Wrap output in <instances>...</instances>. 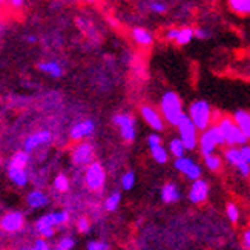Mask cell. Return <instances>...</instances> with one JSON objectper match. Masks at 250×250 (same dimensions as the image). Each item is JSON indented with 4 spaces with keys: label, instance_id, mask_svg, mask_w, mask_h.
Instances as JSON below:
<instances>
[{
    "label": "cell",
    "instance_id": "cell-21",
    "mask_svg": "<svg viewBox=\"0 0 250 250\" xmlns=\"http://www.w3.org/2000/svg\"><path fill=\"white\" fill-rule=\"evenodd\" d=\"M224 157L226 160L230 163L232 166H238L240 163H243V157H241V152H240V147H236V146H230L229 149H227L224 152Z\"/></svg>",
    "mask_w": 250,
    "mask_h": 250
},
{
    "label": "cell",
    "instance_id": "cell-18",
    "mask_svg": "<svg viewBox=\"0 0 250 250\" xmlns=\"http://www.w3.org/2000/svg\"><path fill=\"white\" fill-rule=\"evenodd\" d=\"M29 208H34V209H40V208H45L48 204V197L42 190H32L28 198H26Z\"/></svg>",
    "mask_w": 250,
    "mask_h": 250
},
{
    "label": "cell",
    "instance_id": "cell-22",
    "mask_svg": "<svg viewBox=\"0 0 250 250\" xmlns=\"http://www.w3.org/2000/svg\"><path fill=\"white\" fill-rule=\"evenodd\" d=\"M150 152H152V157H154V160L157 163H160V165H165V163L167 161V150L163 147V145H155V146H150Z\"/></svg>",
    "mask_w": 250,
    "mask_h": 250
},
{
    "label": "cell",
    "instance_id": "cell-33",
    "mask_svg": "<svg viewBox=\"0 0 250 250\" xmlns=\"http://www.w3.org/2000/svg\"><path fill=\"white\" fill-rule=\"evenodd\" d=\"M74 247V240L72 238H63V240L59 241L57 249L59 250H71Z\"/></svg>",
    "mask_w": 250,
    "mask_h": 250
},
{
    "label": "cell",
    "instance_id": "cell-16",
    "mask_svg": "<svg viewBox=\"0 0 250 250\" xmlns=\"http://www.w3.org/2000/svg\"><path fill=\"white\" fill-rule=\"evenodd\" d=\"M8 175L11 178V181H13L14 184H17V186H25V184L28 183V175H26V170L25 167H17V166H11L8 167Z\"/></svg>",
    "mask_w": 250,
    "mask_h": 250
},
{
    "label": "cell",
    "instance_id": "cell-34",
    "mask_svg": "<svg viewBox=\"0 0 250 250\" xmlns=\"http://www.w3.org/2000/svg\"><path fill=\"white\" fill-rule=\"evenodd\" d=\"M77 229H79V232H82V233L89 232L91 224H89L88 218H80V220H79V223H77Z\"/></svg>",
    "mask_w": 250,
    "mask_h": 250
},
{
    "label": "cell",
    "instance_id": "cell-26",
    "mask_svg": "<svg viewBox=\"0 0 250 250\" xmlns=\"http://www.w3.org/2000/svg\"><path fill=\"white\" fill-rule=\"evenodd\" d=\"M45 227H57L56 218H54V213H48V215H43L42 218L37 220L36 223V229H45Z\"/></svg>",
    "mask_w": 250,
    "mask_h": 250
},
{
    "label": "cell",
    "instance_id": "cell-4",
    "mask_svg": "<svg viewBox=\"0 0 250 250\" xmlns=\"http://www.w3.org/2000/svg\"><path fill=\"white\" fill-rule=\"evenodd\" d=\"M178 132H180V140L183 141L186 150H193L198 145V134H197V127L192 123V120L189 118V115L183 114L180 122L177 123Z\"/></svg>",
    "mask_w": 250,
    "mask_h": 250
},
{
    "label": "cell",
    "instance_id": "cell-12",
    "mask_svg": "<svg viewBox=\"0 0 250 250\" xmlns=\"http://www.w3.org/2000/svg\"><path fill=\"white\" fill-rule=\"evenodd\" d=\"M141 115H143L145 122L152 129H154V130H163V127H165V122H163V117L152 106H143V107H141Z\"/></svg>",
    "mask_w": 250,
    "mask_h": 250
},
{
    "label": "cell",
    "instance_id": "cell-7",
    "mask_svg": "<svg viewBox=\"0 0 250 250\" xmlns=\"http://www.w3.org/2000/svg\"><path fill=\"white\" fill-rule=\"evenodd\" d=\"M175 169L180 170L183 175H186L189 180H197L201 177V167L189 157H178L175 160Z\"/></svg>",
    "mask_w": 250,
    "mask_h": 250
},
{
    "label": "cell",
    "instance_id": "cell-27",
    "mask_svg": "<svg viewBox=\"0 0 250 250\" xmlns=\"http://www.w3.org/2000/svg\"><path fill=\"white\" fill-rule=\"evenodd\" d=\"M204 163L210 170H220V167H221V158L218 155H213V152L212 154L204 155Z\"/></svg>",
    "mask_w": 250,
    "mask_h": 250
},
{
    "label": "cell",
    "instance_id": "cell-20",
    "mask_svg": "<svg viewBox=\"0 0 250 250\" xmlns=\"http://www.w3.org/2000/svg\"><path fill=\"white\" fill-rule=\"evenodd\" d=\"M37 68L42 72L51 75V77H60V75L63 74V69L57 62H42L37 64Z\"/></svg>",
    "mask_w": 250,
    "mask_h": 250
},
{
    "label": "cell",
    "instance_id": "cell-42",
    "mask_svg": "<svg viewBox=\"0 0 250 250\" xmlns=\"http://www.w3.org/2000/svg\"><path fill=\"white\" fill-rule=\"evenodd\" d=\"M34 249L36 250H48L49 249V244L43 240V238H39V240L36 241V244H34Z\"/></svg>",
    "mask_w": 250,
    "mask_h": 250
},
{
    "label": "cell",
    "instance_id": "cell-13",
    "mask_svg": "<svg viewBox=\"0 0 250 250\" xmlns=\"http://www.w3.org/2000/svg\"><path fill=\"white\" fill-rule=\"evenodd\" d=\"M94 130H95V123L92 120H83L71 129V138L72 140H82L84 137L91 135Z\"/></svg>",
    "mask_w": 250,
    "mask_h": 250
},
{
    "label": "cell",
    "instance_id": "cell-44",
    "mask_svg": "<svg viewBox=\"0 0 250 250\" xmlns=\"http://www.w3.org/2000/svg\"><path fill=\"white\" fill-rule=\"evenodd\" d=\"M243 243H244V247L249 249L250 247V230H246L243 233Z\"/></svg>",
    "mask_w": 250,
    "mask_h": 250
},
{
    "label": "cell",
    "instance_id": "cell-29",
    "mask_svg": "<svg viewBox=\"0 0 250 250\" xmlns=\"http://www.w3.org/2000/svg\"><path fill=\"white\" fill-rule=\"evenodd\" d=\"M54 188H56V190H59V192H66L69 189V180H68V177L63 175V173L57 175L56 180H54Z\"/></svg>",
    "mask_w": 250,
    "mask_h": 250
},
{
    "label": "cell",
    "instance_id": "cell-36",
    "mask_svg": "<svg viewBox=\"0 0 250 250\" xmlns=\"http://www.w3.org/2000/svg\"><path fill=\"white\" fill-rule=\"evenodd\" d=\"M150 11H154V13H157V14H161V13H165V11H166V5L163 2H152L150 3Z\"/></svg>",
    "mask_w": 250,
    "mask_h": 250
},
{
    "label": "cell",
    "instance_id": "cell-38",
    "mask_svg": "<svg viewBox=\"0 0 250 250\" xmlns=\"http://www.w3.org/2000/svg\"><path fill=\"white\" fill-rule=\"evenodd\" d=\"M147 145H149V147L155 146V145H161V137L158 134H150L147 137Z\"/></svg>",
    "mask_w": 250,
    "mask_h": 250
},
{
    "label": "cell",
    "instance_id": "cell-1",
    "mask_svg": "<svg viewBox=\"0 0 250 250\" xmlns=\"http://www.w3.org/2000/svg\"><path fill=\"white\" fill-rule=\"evenodd\" d=\"M160 109H161L163 118H165V120L172 126H177L181 115L184 114L180 97L173 91H169V92H166L165 95L161 97Z\"/></svg>",
    "mask_w": 250,
    "mask_h": 250
},
{
    "label": "cell",
    "instance_id": "cell-15",
    "mask_svg": "<svg viewBox=\"0 0 250 250\" xmlns=\"http://www.w3.org/2000/svg\"><path fill=\"white\" fill-rule=\"evenodd\" d=\"M232 120L236 123V126L241 129V132L247 137V138H250V115H249V112L247 111H236L235 114H233V118Z\"/></svg>",
    "mask_w": 250,
    "mask_h": 250
},
{
    "label": "cell",
    "instance_id": "cell-24",
    "mask_svg": "<svg viewBox=\"0 0 250 250\" xmlns=\"http://www.w3.org/2000/svg\"><path fill=\"white\" fill-rule=\"evenodd\" d=\"M230 8L238 14H249L250 13V0H229Z\"/></svg>",
    "mask_w": 250,
    "mask_h": 250
},
{
    "label": "cell",
    "instance_id": "cell-35",
    "mask_svg": "<svg viewBox=\"0 0 250 250\" xmlns=\"http://www.w3.org/2000/svg\"><path fill=\"white\" fill-rule=\"evenodd\" d=\"M107 249H109V246L102 241H91L88 244V250H107Z\"/></svg>",
    "mask_w": 250,
    "mask_h": 250
},
{
    "label": "cell",
    "instance_id": "cell-23",
    "mask_svg": "<svg viewBox=\"0 0 250 250\" xmlns=\"http://www.w3.org/2000/svg\"><path fill=\"white\" fill-rule=\"evenodd\" d=\"M192 39H193V29L186 26V28L178 29L177 37H175V42L178 43V45L184 46V45H188V43H190Z\"/></svg>",
    "mask_w": 250,
    "mask_h": 250
},
{
    "label": "cell",
    "instance_id": "cell-30",
    "mask_svg": "<svg viewBox=\"0 0 250 250\" xmlns=\"http://www.w3.org/2000/svg\"><path fill=\"white\" fill-rule=\"evenodd\" d=\"M134 184H135V175H134V172H126L123 178H122V188L125 190H130L134 188Z\"/></svg>",
    "mask_w": 250,
    "mask_h": 250
},
{
    "label": "cell",
    "instance_id": "cell-40",
    "mask_svg": "<svg viewBox=\"0 0 250 250\" xmlns=\"http://www.w3.org/2000/svg\"><path fill=\"white\" fill-rule=\"evenodd\" d=\"M193 37H198V39L204 40V39L209 37V32L203 28H197V29H193Z\"/></svg>",
    "mask_w": 250,
    "mask_h": 250
},
{
    "label": "cell",
    "instance_id": "cell-5",
    "mask_svg": "<svg viewBox=\"0 0 250 250\" xmlns=\"http://www.w3.org/2000/svg\"><path fill=\"white\" fill-rule=\"evenodd\" d=\"M106 181V172L100 163H89L84 173V183L91 190H100Z\"/></svg>",
    "mask_w": 250,
    "mask_h": 250
},
{
    "label": "cell",
    "instance_id": "cell-32",
    "mask_svg": "<svg viewBox=\"0 0 250 250\" xmlns=\"http://www.w3.org/2000/svg\"><path fill=\"white\" fill-rule=\"evenodd\" d=\"M209 130L212 132V135H213V138H215V141H216V145H218V146H223V145H224V138H223V135H221V130L218 129V126H210Z\"/></svg>",
    "mask_w": 250,
    "mask_h": 250
},
{
    "label": "cell",
    "instance_id": "cell-43",
    "mask_svg": "<svg viewBox=\"0 0 250 250\" xmlns=\"http://www.w3.org/2000/svg\"><path fill=\"white\" fill-rule=\"evenodd\" d=\"M177 32H178V29H175V28H169V29L166 31L165 37H166L167 40H175V37H177Z\"/></svg>",
    "mask_w": 250,
    "mask_h": 250
},
{
    "label": "cell",
    "instance_id": "cell-6",
    "mask_svg": "<svg viewBox=\"0 0 250 250\" xmlns=\"http://www.w3.org/2000/svg\"><path fill=\"white\" fill-rule=\"evenodd\" d=\"M94 147L89 143H80L72 149V163L75 166H88L94 161Z\"/></svg>",
    "mask_w": 250,
    "mask_h": 250
},
{
    "label": "cell",
    "instance_id": "cell-17",
    "mask_svg": "<svg viewBox=\"0 0 250 250\" xmlns=\"http://www.w3.org/2000/svg\"><path fill=\"white\" fill-rule=\"evenodd\" d=\"M161 200L170 204V203H177L180 200V190L177 188V184L167 183L165 188L161 189Z\"/></svg>",
    "mask_w": 250,
    "mask_h": 250
},
{
    "label": "cell",
    "instance_id": "cell-3",
    "mask_svg": "<svg viewBox=\"0 0 250 250\" xmlns=\"http://www.w3.org/2000/svg\"><path fill=\"white\" fill-rule=\"evenodd\" d=\"M189 118L198 130H204L210 126L212 122V109L210 104L204 100L193 102L189 107Z\"/></svg>",
    "mask_w": 250,
    "mask_h": 250
},
{
    "label": "cell",
    "instance_id": "cell-25",
    "mask_svg": "<svg viewBox=\"0 0 250 250\" xmlns=\"http://www.w3.org/2000/svg\"><path fill=\"white\" fill-rule=\"evenodd\" d=\"M169 150H170V154L178 158V157H183L184 155V152H186V147H184L183 145V141L180 138H173L170 143H169Z\"/></svg>",
    "mask_w": 250,
    "mask_h": 250
},
{
    "label": "cell",
    "instance_id": "cell-8",
    "mask_svg": "<svg viewBox=\"0 0 250 250\" xmlns=\"http://www.w3.org/2000/svg\"><path fill=\"white\" fill-rule=\"evenodd\" d=\"M114 123L120 127V132L123 140L126 141H132L135 138V122L130 115L120 114L114 117Z\"/></svg>",
    "mask_w": 250,
    "mask_h": 250
},
{
    "label": "cell",
    "instance_id": "cell-45",
    "mask_svg": "<svg viewBox=\"0 0 250 250\" xmlns=\"http://www.w3.org/2000/svg\"><path fill=\"white\" fill-rule=\"evenodd\" d=\"M25 0H9V3L11 6H14V8H20L21 5H23Z\"/></svg>",
    "mask_w": 250,
    "mask_h": 250
},
{
    "label": "cell",
    "instance_id": "cell-37",
    "mask_svg": "<svg viewBox=\"0 0 250 250\" xmlns=\"http://www.w3.org/2000/svg\"><path fill=\"white\" fill-rule=\"evenodd\" d=\"M236 167H238V170H240V173H241L243 177H249V173H250V166H249V163H247V161L240 163V165H238Z\"/></svg>",
    "mask_w": 250,
    "mask_h": 250
},
{
    "label": "cell",
    "instance_id": "cell-9",
    "mask_svg": "<svg viewBox=\"0 0 250 250\" xmlns=\"http://www.w3.org/2000/svg\"><path fill=\"white\" fill-rule=\"evenodd\" d=\"M23 223H25L23 215L20 212H9L3 216L2 221H0V227L8 233H14L23 227Z\"/></svg>",
    "mask_w": 250,
    "mask_h": 250
},
{
    "label": "cell",
    "instance_id": "cell-39",
    "mask_svg": "<svg viewBox=\"0 0 250 250\" xmlns=\"http://www.w3.org/2000/svg\"><path fill=\"white\" fill-rule=\"evenodd\" d=\"M240 152H241L243 160L247 161V163H250V147H249V145H241Z\"/></svg>",
    "mask_w": 250,
    "mask_h": 250
},
{
    "label": "cell",
    "instance_id": "cell-19",
    "mask_svg": "<svg viewBox=\"0 0 250 250\" xmlns=\"http://www.w3.org/2000/svg\"><path fill=\"white\" fill-rule=\"evenodd\" d=\"M132 37H134V40L138 43V45H141V46H150L152 42H154V37H152V34L147 29H145V28H135L132 31Z\"/></svg>",
    "mask_w": 250,
    "mask_h": 250
},
{
    "label": "cell",
    "instance_id": "cell-41",
    "mask_svg": "<svg viewBox=\"0 0 250 250\" xmlns=\"http://www.w3.org/2000/svg\"><path fill=\"white\" fill-rule=\"evenodd\" d=\"M37 232L43 238H51V236H54V232H56V230H54V227H45V229H40Z\"/></svg>",
    "mask_w": 250,
    "mask_h": 250
},
{
    "label": "cell",
    "instance_id": "cell-46",
    "mask_svg": "<svg viewBox=\"0 0 250 250\" xmlns=\"http://www.w3.org/2000/svg\"><path fill=\"white\" fill-rule=\"evenodd\" d=\"M26 42L32 45V43H36V42H37V37H36V36H28V37H26Z\"/></svg>",
    "mask_w": 250,
    "mask_h": 250
},
{
    "label": "cell",
    "instance_id": "cell-14",
    "mask_svg": "<svg viewBox=\"0 0 250 250\" xmlns=\"http://www.w3.org/2000/svg\"><path fill=\"white\" fill-rule=\"evenodd\" d=\"M216 141L212 135V132L208 129L203 130V135L200 137V149H201V154L203 155H208V154H212V152L216 149Z\"/></svg>",
    "mask_w": 250,
    "mask_h": 250
},
{
    "label": "cell",
    "instance_id": "cell-48",
    "mask_svg": "<svg viewBox=\"0 0 250 250\" xmlns=\"http://www.w3.org/2000/svg\"><path fill=\"white\" fill-rule=\"evenodd\" d=\"M5 3V0H0V5H3Z\"/></svg>",
    "mask_w": 250,
    "mask_h": 250
},
{
    "label": "cell",
    "instance_id": "cell-10",
    "mask_svg": "<svg viewBox=\"0 0 250 250\" xmlns=\"http://www.w3.org/2000/svg\"><path fill=\"white\" fill-rule=\"evenodd\" d=\"M208 195H209V184H208V181H204L201 178L193 180V184H192L190 192H189V200L193 204H200V203L208 200Z\"/></svg>",
    "mask_w": 250,
    "mask_h": 250
},
{
    "label": "cell",
    "instance_id": "cell-11",
    "mask_svg": "<svg viewBox=\"0 0 250 250\" xmlns=\"http://www.w3.org/2000/svg\"><path fill=\"white\" fill-rule=\"evenodd\" d=\"M52 140V135L49 130H37V132H34L32 135H29L26 140H25V143H23V149L25 152H32L34 149H37L39 146L42 145H46L49 143V141Z\"/></svg>",
    "mask_w": 250,
    "mask_h": 250
},
{
    "label": "cell",
    "instance_id": "cell-47",
    "mask_svg": "<svg viewBox=\"0 0 250 250\" xmlns=\"http://www.w3.org/2000/svg\"><path fill=\"white\" fill-rule=\"evenodd\" d=\"M83 2H95V0H83Z\"/></svg>",
    "mask_w": 250,
    "mask_h": 250
},
{
    "label": "cell",
    "instance_id": "cell-2",
    "mask_svg": "<svg viewBox=\"0 0 250 250\" xmlns=\"http://www.w3.org/2000/svg\"><path fill=\"white\" fill-rule=\"evenodd\" d=\"M218 129L221 130V135L224 138V145L229 146H241L247 143V137L241 132V129L236 126V123L229 117H223L218 122Z\"/></svg>",
    "mask_w": 250,
    "mask_h": 250
},
{
    "label": "cell",
    "instance_id": "cell-28",
    "mask_svg": "<svg viewBox=\"0 0 250 250\" xmlns=\"http://www.w3.org/2000/svg\"><path fill=\"white\" fill-rule=\"evenodd\" d=\"M120 201H122V195L118 193V192H114L109 198L106 200V210L107 212H114V210H117V208H118V204H120Z\"/></svg>",
    "mask_w": 250,
    "mask_h": 250
},
{
    "label": "cell",
    "instance_id": "cell-31",
    "mask_svg": "<svg viewBox=\"0 0 250 250\" xmlns=\"http://www.w3.org/2000/svg\"><path fill=\"white\" fill-rule=\"evenodd\" d=\"M226 213H227V216H229V220H230L232 223H236L238 220H240V209H238V206L233 204V203L227 204Z\"/></svg>",
    "mask_w": 250,
    "mask_h": 250
}]
</instances>
